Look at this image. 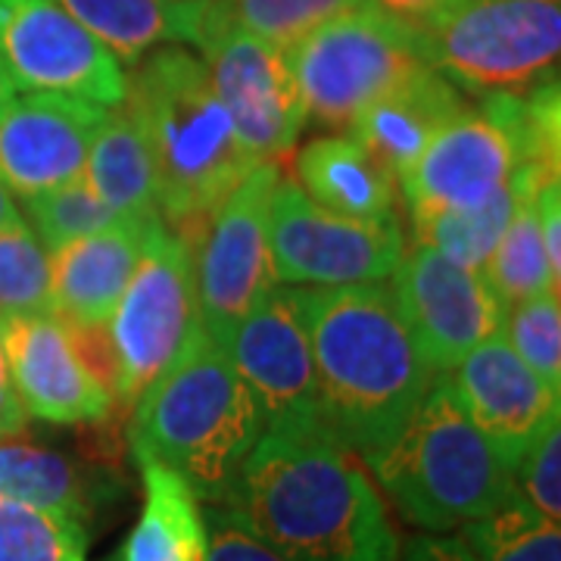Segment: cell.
<instances>
[{
  "instance_id": "cell-23",
  "label": "cell",
  "mask_w": 561,
  "mask_h": 561,
  "mask_svg": "<svg viewBox=\"0 0 561 561\" xmlns=\"http://www.w3.org/2000/svg\"><path fill=\"white\" fill-rule=\"evenodd\" d=\"M138 461L144 505L116 561H206L209 530L197 493L162 461Z\"/></svg>"
},
{
  "instance_id": "cell-2",
  "label": "cell",
  "mask_w": 561,
  "mask_h": 561,
  "mask_svg": "<svg viewBox=\"0 0 561 561\" xmlns=\"http://www.w3.org/2000/svg\"><path fill=\"white\" fill-rule=\"evenodd\" d=\"M324 431L359 459L397 437L437 375L424 365L387 280L302 287Z\"/></svg>"
},
{
  "instance_id": "cell-36",
  "label": "cell",
  "mask_w": 561,
  "mask_h": 561,
  "mask_svg": "<svg viewBox=\"0 0 561 561\" xmlns=\"http://www.w3.org/2000/svg\"><path fill=\"white\" fill-rule=\"evenodd\" d=\"M537 209H540V231L546 243V256L552 275L561 280V184L559 179L542 181L537 194Z\"/></svg>"
},
{
  "instance_id": "cell-7",
  "label": "cell",
  "mask_w": 561,
  "mask_h": 561,
  "mask_svg": "<svg viewBox=\"0 0 561 561\" xmlns=\"http://www.w3.org/2000/svg\"><path fill=\"white\" fill-rule=\"evenodd\" d=\"M201 328L194 250L153 216L138 268L106 321V341L116 359V409L131 412Z\"/></svg>"
},
{
  "instance_id": "cell-3",
  "label": "cell",
  "mask_w": 561,
  "mask_h": 561,
  "mask_svg": "<svg viewBox=\"0 0 561 561\" xmlns=\"http://www.w3.org/2000/svg\"><path fill=\"white\" fill-rule=\"evenodd\" d=\"M122 106L150 147L160 219L194 250L221 201L262 160L243 147L206 62L184 44L157 47L128 66Z\"/></svg>"
},
{
  "instance_id": "cell-25",
  "label": "cell",
  "mask_w": 561,
  "mask_h": 561,
  "mask_svg": "<svg viewBox=\"0 0 561 561\" xmlns=\"http://www.w3.org/2000/svg\"><path fill=\"white\" fill-rule=\"evenodd\" d=\"M0 500L32 505L91 530L98 486L72 456L22 434H10L0 440Z\"/></svg>"
},
{
  "instance_id": "cell-27",
  "label": "cell",
  "mask_w": 561,
  "mask_h": 561,
  "mask_svg": "<svg viewBox=\"0 0 561 561\" xmlns=\"http://www.w3.org/2000/svg\"><path fill=\"white\" fill-rule=\"evenodd\" d=\"M540 187L524 197L518 213L508 221V228L502 231L496 250L483 265V275L505 309L515 302L530 300V297H540V294H559L561 280L549 268L540 231V209H537Z\"/></svg>"
},
{
  "instance_id": "cell-17",
  "label": "cell",
  "mask_w": 561,
  "mask_h": 561,
  "mask_svg": "<svg viewBox=\"0 0 561 561\" xmlns=\"http://www.w3.org/2000/svg\"><path fill=\"white\" fill-rule=\"evenodd\" d=\"M446 381L508 471H515L530 446L561 421V390L524 365L502 334L471 350Z\"/></svg>"
},
{
  "instance_id": "cell-34",
  "label": "cell",
  "mask_w": 561,
  "mask_h": 561,
  "mask_svg": "<svg viewBox=\"0 0 561 561\" xmlns=\"http://www.w3.org/2000/svg\"><path fill=\"white\" fill-rule=\"evenodd\" d=\"M515 490L549 522H561V421H556L512 471Z\"/></svg>"
},
{
  "instance_id": "cell-38",
  "label": "cell",
  "mask_w": 561,
  "mask_h": 561,
  "mask_svg": "<svg viewBox=\"0 0 561 561\" xmlns=\"http://www.w3.org/2000/svg\"><path fill=\"white\" fill-rule=\"evenodd\" d=\"M368 3L415 28H427L431 22L440 20L456 0H368Z\"/></svg>"
},
{
  "instance_id": "cell-39",
  "label": "cell",
  "mask_w": 561,
  "mask_h": 561,
  "mask_svg": "<svg viewBox=\"0 0 561 561\" xmlns=\"http://www.w3.org/2000/svg\"><path fill=\"white\" fill-rule=\"evenodd\" d=\"M25 424H28V415L22 409L16 390H13L10 365H7V353H3V337H0V440L10 434H22Z\"/></svg>"
},
{
  "instance_id": "cell-1",
  "label": "cell",
  "mask_w": 561,
  "mask_h": 561,
  "mask_svg": "<svg viewBox=\"0 0 561 561\" xmlns=\"http://www.w3.org/2000/svg\"><path fill=\"white\" fill-rule=\"evenodd\" d=\"M221 505L284 561H400L381 490L324 427L262 431Z\"/></svg>"
},
{
  "instance_id": "cell-33",
  "label": "cell",
  "mask_w": 561,
  "mask_h": 561,
  "mask_svg": "<svg viewBox=\"0 0 561 561\" xmlns=\"http://www.w3.org/2000/svg\"><path fill=\"white\" fill-rule=\"evenodd\" d=\"M502 337L549 387L561 390V302L559 294H540L505 312Z\"/></svg>"
},
{
  "instance_id": "cell-13",
  "label": "cell",
  "mask_w": 561,
  "mask_h": 561,
  "mask_svg": "<svg viewBox=\"0 0 561 561\" xmlns=\"http://www.w3.org/2000/svg\"><path fill=\"white\" fill-rule=\"evenodd\" d=\"M0 57L22 94H66L116 106L125 66L57 0H0Z\"/></svg>"
},
{
  "instance_id": "cell-20",
  "label": "cell",
  "mask_w": 561,
  "mask_h": 561,
  "mask_svg": "<svg viewBox=\"0 0 561 561\" xmlns=\"http://www.w3.org/2000/svg\"><path fill=\"white\" fill-rule=\"evenodd\" d=\"M471 106L474 103H468L461 88L443 79L434 66H424L412 79L402 81L397 91L371 103L350 128V135L393 179L402 181L421 160L427 144Z\"/></svg>"
},
{
  "instance_id": "cell-16",
  "label": "cell",
  "mask_w": 561,
  "mask_h": 561,
  "mask_svg": "<svg viewBox=\"0 0 561 561\" xmlns=\"http://www.w3.org/2000/svg\"><path fill=\"white\" fill-rule=\"evenodd\" d=\"M13 390L28 419L47 424H106L119 415L113 393L88 368L66 321L54 312L0 319Z\"/></svg>"
},
{
  "instance_id": "cell-35",
  "label": "cell",
  "mask_w": 561,
  "mask_h": 561,
  "mask_svg": "<svg viewBox=\"0 0 561 561\" xmlns=\"http://www.w3.org/2000/svg\"><path fill=\"white\" fill-rule=\"evenodd\" d=\"M209 530V559L206 561H284L265 542L247 530L238 515L225 505H203Z\"/></svg>"
},
{
  "instance_id": "cell-24",
  "label": "cell",
  "mask_w": 561,
  "mask_h": 561,
  "mask_svg": "<svg viewBox=\"0 0 561 561\" xmlns=\"http://www.w3.org/2000/svg\"><path fill=\"white\" fill-rule=\"evenodd\" d=\"M549 179H559V175L546 172L540 165H522L500 191H493L490 197H483L474 206L409 213L415 243L437 250L446 260L459 262L465 268L483 272V265L496 250L502 231L508 228V221L518 213L524 197Z\"/></svg>"
},
{
  "instance_id": "cell-31",
  "label": "cell",
  "mask_w": 561,
  "mask_h": 561,
  "mask_svg": "<svg viewBox=\"0 0 561 561\" xmlns=\"http://www.w3.org/2000/svg\"><path fill=\"white\" fill-rule=\"evenodd\" d=\"M41 312H54L50 253L28 221L16 219L0 228V319Z\"/></svg>"
},
{
  "instance_id": "cell-26",
  "label": "cell",
  "mask_w": 561,
  "mask_h": 561,
  "mask_svg": "<svg viewBox=\"0 0 561 561\" xmlns=\"http://www.w3.org/2000/svg\"><path fill=\"white\" fill-rule=\"evenodd\" d=\"M81 179L116 216H160V191L150 147L138 122L122 103L110 106L101 128L94 131Z\"/></svg>"
},
{
  "instance_id": "cell-9",
  "label": "cell",
  "mask_w": 561,
  "mask_h": 561,
  "mask_svg": "<svg viewBox=\"0 0 561 561\" xmlns=\"http://www.w3.org/2000/svg\"><path fill=\"white\" fill-rule=\"evenodd\" d=\"M522 165L549 169L537 122L524 94H486L427 144L412 172L400 181L409 213L474 206L500 191Z\"/></svg>"
},
{
  "instance_id": "cell-6",
  "label": "cell",
  "mask_w": 561,
  "mask_h": 561,
  "mask_svg": "<svg viewBox=\"0 0 561 561\" xmlns=\"http://www.w3.org/2000/svg\"><path fill=\"white\" fill-rule=\"evenodd\" d=\"M287 54L306 122L350 131L362 113L427 62L421 28L365 7L328 22Z\"/></svg>"
},
{
  "instance_id": "cell-29",
  "label": "cell",
  "mask_w": 561,
  "mask_h": 561,
  "mask_svg": "<svg viewBox=\"0 0 561 561\" xmlns=\"http://www.w3.org/2000/svg\"><path fill=\"white\" fill-rule=\"evenodd\" d=\"M216 22L290 50L328 22L371 7L368 0H213Z\"/></svg>"
},
{
  "instance_id": "cell-21",
  "label": "cell",
  "mask_w": 561,
  "mask_h": 561,
  "mask_svg": "<svg viewBox=\"0 0 561 561\" xmlns=\"http://www.w3.org/2000/svg\"><path fill=\"white\" fill-rule=\"evenodd\" d=\"M290 179L309 201L346 219H397L400 181L350 131L312 138L294 153Z\"/></svg>"
},
{
  "instance_id": "cell-5",
  "label": "cell",
  "mask_w": 561,
  "mask_h": 561,
  "mask_svg": "<svg viewBox=\"0 0 561 561\" xmlns=\"http://www.w3.org/2000/svg\"><path fill=\"white\" fill-rule=\"evenodd\" d=\"M365 461L387 505L421 534H456L512 500L515 478L465 415L446 375Z\"/></svg>"
},
{
  "instance_id": "cell-4",
  "label": "cell",
  "mask_w": 561,
  "mask_h": 561,
  "mask_svg": "<svg viewBox=\"0 0 561 561\" xmlns=\"http://www.w3.org/2000/svg\"><path fill=\"white\" fill-rule=\"evenodd\" d=\"M262 431L265 419L250 387L228 350L206 337L203 328L128 412L131 456L179 471L206 505L228 500Z\"/></svg>"
},
{
  "instance_id": "cell-15",
  "label": "cell",
  "mask_w": 561,
  "mask_h": 561,
  "mask_svg": "<svg viewBox=\"0 0 561 561\" xmlns=\"http://www.w3.org/2000/svg\"><path fill=\"white\" fill-rule=\"evenodd\" d=\"M213 91L256 160H275L297 147L306 113L287 54L234 25L213 28L201 50Z\"/></svg>"
},
{
  "instance_id": "cell-37",
  "label": "cell",
  "mask_w": 561,
  "mask_h": 561,
  "mask_svg": "<svg viewBox=\"0 0 561 561\" xmlns=\"http://www.w3.org/2000/svg\"><path fill=\"white\" fill-rule=\"evenodd\" d=\"M400 561H478L459 534H419L400 549Z\"/></svg>"
},
{
  "instance_id": "cell-19",
  "label": "cell",
  "mask_w": 561,
  "mask_h": 561,
  "mask_svg": "<svg viewBox=\"0 0 561 561\" xmlns=\"http://www.w3.org/2000/svg\"><path fill=\"white\" fill-rule=\"evenodd\" d=\"M150 219L122 216L101 231L50 253L54 316L72 328H103L138 268Z\"/></svg>"
},
{
  "instance_id": "cell-42",
  "label": "cell",
  "mask_w": 561,
  "mask_h": 561,
  "mask_svg": "<svg viewBox=\"0 0 561 561\" xmlns=\"http://www.w3.org/2000/svg\"><path fill=\"white\" fill-rule=\"evenodd\" d=\"M546 3H559V0H546Z\"/></svg>"
},
{
  "instance_id": "cell-10",
  "label": "cell",
  "mask_w": 561,
  "mask_h": 561,
  "mask_svg": "<svg viewBox=\"0 0 561 561\" xmlns=\"http://www.w3.org/2000/svg\"><path fill=\"white\" fill-rule=\"evenodd\" d=\"M268 250L280 287H353L390 280L405 238L397 219L359 221L309 201L280 169L268 203Z\"/></svg>"
},
{
  "instance_id": "cell-12",
  "label": "cell",
  "mask_w": 561,
  "mask_h": 561,
  "mask_svg": "<svg viewBox=\"0 0 561 561\" xmlns=\"http://www.w3.org/2000/svg\"><path fill=\"white\" fill-rule=\"evenodd\" d=\"M390 280L402 321L437 378L449 375L471 350L502 334L508 309L478 268H465L415 243L412 250H402Z\"/></svg>"
},
{
  "instance_id": "cell-30",
  "label": "cell",
  "mask_w": 561,
  "mask_h": 561,
  "mask_svg": "<svg viewBox=\"0 0 561 561\" xmlns=\"http://www.w3.org/2000/svg\"><path fill=\"white\" fill-rule=\"evenodd\" d=\"M84 524L0 500V561H88Z\"/></svg>"
},
{
  "instance_id": "cell-28",
  "label": "cell",
  "mask_w": 561,
  "mask_h": 561,
  "mask_svg": "<svg viewBox=\"0 0 561 561\" xmlns=\"http://www.w3.org/2000/svg\"><path fill=\"white\" fill-rule=\"evenodd\" d=\"M456 534L478 561H561L559 522H549L518 493Z\"/></svg>"
},
{
  "instance_id": "cell-14",
  "label": "cell",
  "mask_w": 561,
  "mask_h": 561,
  "mask_svg": "<svg viewBox=\"0 0 561 561\" xmlns=\"http://www.w3.org/2000/svg\"><path fill=\"white\" fill-rule=\"evenodd\" d=\"M225 350L260 405L265 431L324 427L302 287L275 284Z\"/></svg>"
},
{
  "instance_id": "cell-22",
  "label": "cell",
  "mask_w": 561,
  "mask_h": 561,
  "mask_svg": "<svg viewBox=\"0 0 561 561\" xmlns=\"http://www.w3.org/2000/svg\"><path fill=\"white\" fill-rule=\"evenodd\" d=\"M88 35L128 69L165 44L201 50L213 28V0H57Z\"/></svg>"
},
{
  "instance_id": "cell-40",
  "label": "cell",
  "mask_w": 561,
  "mask_h": 561,
  "mask_svg": "<svg viewBox=\"0 0 561 561\" xmlns=\"http://www.w3.org/2000/svg\"><path fill=\"white\" fill-rule=\"evenodd\" d=\"M16 219H22L20 203L13 201V194H10V191H7V184L0 181V228Z\"/></svg>"
},
{
  "instance_id": "cell-11",
  "label": "cell",
  "mask_w": 561,
  "mask_h": 561,
  "mask_svg": "<svg viewBox=\"0 0 561 561\" xmlns=\"http://www.w3.org/2000/svg\"><path fill=\"white\" fill-rule=\"evenodd\" d=\"M280 175L275 160L256 162L221 201L194 247L197 300L206 337L225 346L275 287L268 250V203Z\"/></svg>"
},
{
  "instance_id": "cell-32",
  "label": "cell",
  "mask_w": 561,
  "mask_h": 561,
  "mask_svg": "<svg viewBox=\"0 0 561 561\" xmlns=\"http://www.w3.org/2000/svg\"><path fill=\"white\" fill-rule=\"evenodd\" d=\"M20 206L25 213L22 219L28 221V228L38 234V241L44 243L47 253H57L66 243L88 238V234L122 219L84 184V179L69 181L57 191H47V194L20 203Z\"/></svg>"
},
{
  "instance_id": "cell-41",
  "label": "cell",
  "mask_w": 561,
  "mask_h": 561,
  "mask_svg": "<svg viewBox=\"0 0 561 561\" xmlns=\"http://www.w3.org/2000/svg\"><path fill=\"white\" fill-rule=\"evenodd\" d=\"M16 94H20V91H16V81H13V76H10V69H7L3 57H0V110L13 101Z\"/></svg>"
},
{
  "instance_id": "cell-8",
  "label": "cell",
  "mask_w": 561,
  "mask_h": 561,
  "mask_svg": "<svg viewBox=\"0 0 561 561\" xmlns=\"http://www.w3.org/2000/svg\"><path fill=\"white\" fill-rule=\"evenodd\" d=\"M427 62L471 94H522L556 72L561 10L546 0H456L421 28Z\"/></svg>"
},
{
  "instance_id": "cell-18",
  "label": "cell",
  "mask_w": 561,
  "mask_h": 561,
  "mask_svg": "<svg viewBox=\"0 0 561 561\" xmlns=\"http://www.w3.org/2000/svg\"><path fill=\"white\" fill-rule=\"evenodd\" d=\"M110 106L66 94H16L0 110V181L13 201H35L81 179Z\"/></svg>"
}]
</instances>
